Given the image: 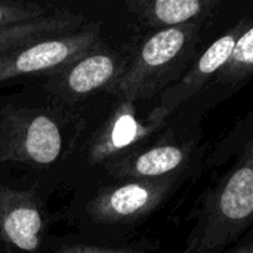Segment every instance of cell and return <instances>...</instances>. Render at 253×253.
<instances>
[{
  "label": "cell",
  "instance_id": "6da1fadb",
  "mask_svg": "<svg viewBox=\"0 0 253 253\" xmlns=\"http://www.w3.org/2000/svg\"><path fill=\"white\" fill-rule=\"evenodd\" d=\"M205 169L208 184L179 253H222L253 227V111L213 145Z\"/></svg>",
  "mask_w": 253,
  "mask_h": 253
},
{
  "label": "cell",
  "instance_id": "7a4b0ae2",
  "mask_svg": "<svg viewBox=\"0 0 253 253\" xmlns=\"http://www.w3.org/2000/svg\"><path fill=\"white\" fill-rule=\"evenodd\" d=\"M236 3L227 1L221 10L209 18L154 31L111 84L110 92L123 101L135 102L176 83L205 49L208 37L219 31V24L228 18Z\"/></svg>",
  "mask_w": 253,
  "mask_h": 253
},
{
  "label": "cell",
  "instance_id": "3957f363",
  "mask_svg": "<svg viewBox=\"0 0 253 253\" xmlns=\"http://www.w3.org/2000/svg\"><path fill=\"white\" fill-rule=\"evenodd\" d=\"M252 13L253 1H251L237 18H234L215 39L209 42V44L205 46L185 74L160 93V101L150 111L147 120L166 125L176 111H179L208 86L231 56Z\"/></svg>",
  "mask_w": 253,
  "mask_h": 253
},
{
  "label": "cell",
  "instance_id": "277c9868",
  "mask_svg": "<svg viewBox=\"0 0 253 253\" xmlns=\"http://www.w3.org/2000/svg\"><path fill=\"white\" fill-rule=\"evenodd\" d=\"M193 172L178 173L157 179H136L107 188L90 203V215L102 222H130L147 216L166 202L178 185L191 178Z\"/></svg>",
  "mask_w": 253,
  "mask_h": 253
},
{
  "label": "cell",
  "instance_id": "5b68a950",
  "mask_svg": "<svg viewBox=\"0 0 253 253\" xmlns=\"http://www.w3.org/2000/svg\"><path fill=\"white\" fill-rule=\"evenodd\" d=\"M99 39V27L87 25L80 31L44 40L0 56V82L64 68L89 55Z\"/></svg>",
  "mask_w": 253,
  "mask_h": 253
},
{
  "label": "cell",
  "instance_id": "8992f818",
  "mask_svg": "<svg viewBox=\"0 0 253 253\" xmlns=\"http://www.w3.org/2000/svg\"><path fill=\"white\" fill-rule=\"evenodd\" d=\"M200 136V126L193 127L185 136L168 132L166 141L125 159L119 165L117 172L120 176L136 181L165 178L188 168H197L200 165L196 163V157H202L199 153Z\"/></svg>",
  "mask_w": 253,
  "mask_h": 253
},
{
  "label": "cell",
  "instance_id": "52a82bcc",
  "mask_svg": "<svg viewBox=\"0 0 253 253\" xmlns=\"http://www.w3.org/2000/svg\"><path fill=\"white\" fill-rule=\"evenodd\" d=\"M253 79V13L237 40L234 50L224 67L215 74V77L208 83V86L188 104H185L179 113L194 119L202 120L205 114L224 102L227 98L239 92L245 84ZM178 113V111H176Z\"/></svg>",
  "mask_w": 253,
  "mask_h": 253
},
{
  "label": "cell",
  "instance_id": "ba28073f",
  "mask_svg": "<svg viewBox=\"0 0 253 253\" xmlns=\"http://www.w3.org/2000/svg\"><path fill=\"white\" fill-rule=\"evenodd\" d=\"M87 27L86 18L65 9L0 28V56L31 44L62 37Z\"/></svg>",
  "mask_w": 253,
  "mask_h": 253
},
{
  "label": "cell",
  "instance_id": "9c48e42d",
  "mask_svg": "<svg viewBox=\"0 0 253 253\" xmlns=\"http://www.w3.org/2000/svg\"><path fill=\"white\" fill-rule=\"evenodd\" d=\"M225 3L224 0H145L132 1L129 7L142 25L157 31L209 18L221 10Z\"/></svg>",
  "mask_w": 253,
  "mask_h": 253
},
{
  "label": "cell",
  "instance_id": "30bf717a",
  "mask_svg": "<svg viewBox=\"0 0 253 253\" xmlns=\"http://www.w3.org/2000/svg\"><path fill=\"white\" fill-rule=\"evenodd\" d=\"M166 125L147 120L139 122L135 114V102L123 101L107 123V127L96 138L90 157L93 162H102L107 157L136 144L150 135L159 132Z\"/></svg>",
  "mask_w": 253,
  "mask_h": 253
},
{
  "label": "cell",
  "instance_id": "8fae6325",
  "mask_svg": "<svg viewBox=\"0 0 253 253\" xmlns=\"http://www.w3.org/2000/svg\"><path fill=\"white\" fill-rule=\"evenodd\" d=\"M43 221L34 202L25 194L12 193L0 208L1 237L24 252H34L40 245Z\"/></svg>",
  "mask_w": 253,
  "mask_h": 253
},
{
  "label": "cell",
  "instance_id": "7c38bea8",
  "mask_svg": "<svg viewBox=\"0 0 253 253\" xmlns=\"http://www.w3.org/2000/svg\"><path fill=\"white\" fill-rule=\"evenodd\" d=\"M129 61L111 53H89L73 64L65 76V86L74 95L89 92L114 83L126 70Z\"/></svg>",
  "mask_w": 253,
  "mask_h": 253
},
{
  "label": "cell",
  "instance_id": "4fadbf2b",
  "mask_svg": "<svg viewBox=\"0 0 253 253\" xmlns=\"http://www.w3.org/2000/svg\"><path fill=\"white\" fill-rule=\"evenodd\" d=\"M61 148L62 136L58 125L43 114H36L30 119L16 144L21 159L37 165L53 163L59 157Z\"/></svg>",
  "mask_w": 253,
  "mask_h": 253
},
{
  "label": "cell",
  "instance_id": "5bb4252c",
  "mask_svg": "<svg viewBox=\"0 0 253 253\" xmlns=\"http://www.w3.org/2000/svg\"><path fill=\"white\" fill-rule=\"evenodd\" d=\"M50 12V6L36 4V3H0V28L37 18Z\"/></svg>",
  "mask_w": 253,
  "mask_h": 253
},
{
  "label": "cell",
  "instance_id": "9a60e30c",
  "mask_svg": "<svg viewBox=\"0 0 253 253\" xmlns=\"http://www.w3.org/2000/svg\"><path fill=\"white\" fill-rule=\"evenodd\" d=\"M59 253H141L136 249H129V248H96V246H71L65 248Z\"/></svg>",
  "mask_w": 253,
  "mask_h": 253
},
{
  "label": "cell",
  "instance_id": "2e32d148",
  "mask_svg": "<svg viewBox=\"0 0 253 253\" xmlns=\"http://www.w3.org/2000/svg\"><path fill=\"white\" fill-rule=\"evenodd\" d=\"M222 253H253V227Z\"/></svg>",
  "mask_w": 253,
  "mask_h": 253
}]
</instances>
